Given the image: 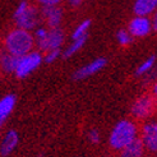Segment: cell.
<instances>
[{"mask_svg": "<svg viewBox=\"0 0 157 157\" xmlns=\"http://www.w3.org/2000/svg\"><path fill=\"white\" fill-rule=\"evenodd\" d=\"M86 41H87V36L81 37V38H77V40H73L72 45H69V48L64 51V58L73 56L75 52H78V51H79V50L83 48L84 44H86Z\"/></svg>", "mask_w": 157, "mask_h": 157, "instance_id": "2e32d148", "label": "cell"}, {"mask_svg": "<svg viewBox=\"0 0 157 157\" xmlns=\"http://www.w3.org/2000/svg\"><path fill=\"white\" fill-rule=\"evenodd\" d=\"M142 143L144 148L151 152H156L157 150V124L155 121L144 124L142 129Z\"/></svg>", "mask_w": 157, "mask_h": 157, "instance_id": "9c48e42d", "label": "cell"}, {"mask_svg": "<svg viewBox=\"0 0 157 157\" xmlns=\"http://www.w3.org/2000/svg\"><path fill=\"white\" fill-rule=\"evenodd\" d=\"M157 6V0H136L133 5V12L139 17H148Z\"/></svg>", "mask_w": 157, "mask_h": 157, "instance_id": "4fadbf2b", "label": "cell"}, {"mask_svg": "<svg viewBox=\"0 0 157 157\" xmlns=\"http://www.w3.org/2000/svg\"><path fill=\"white\" fill-rule=\"evenodd\" d=\"M41 14L50 28H59L63 19V10L59 6H42Z\"/></svg>", "mask_w": 157, "mask_h": 157, "instance_id": "30bf717a", "label": "cell"}, {"mask_svg": "<svg viewBox=\"0 0 157 157\" xmlns=\"http://www.w3.org/2000/svg\"><path fill=\"white\" fill-rule=\"evenodd\" d=\"M88 139L93 144H97L100 142V132L97 129H91L88 132Z\"/></svg>", "mask_w": 157, "mask_h": 157, "instance_id": "44dd1931", "label": "cell"}, {"mask_svg": "<svg viewBox=\"0 0 157 157\" xmlns=\"http://www.w3.org/2000/svg\"><path fill=\"white\" fill-rule=\"evenodd\" d=\"M35 45V38L29 33V31L15 28L10 31L5 37V49L14 56H22L32 50Z\"/></svg>", "mask_w": 157, "mask_h": 157, "instance_id": "6da1fadb", "label": "cell"}, {"mask_svg": "<svg viewBox=\"0 0 157 157\" xmlns=\"http://www.w3.org/2000/svg\"><path fill=\"white\" fill-rule=\"evenodd\" d=\"M48 31H49V29H46V28H44V27L37 28L36 32H35V37H33V38H36V41L42 40V38L46 36V33H48Z\"/></svg>", "mask_w": 157, "mask_h": 157, "instance_id": "603a6c76", "label": "cell"}, {"mask_svg": "<svg viewBox=\"0 0 157 157\" xmlns=\"http://www.w3.org/2000/svg\"><path fill=\"white\" fill-rule=\"evenodd\" d=\"M90 27H91V21L90 19L83 21L81 25H78V27L74 29V32L72 35V40H77V38H81V37L87 36V32H88Z\"/></svg>", "mask_w": 157, "mask_h": 157, "instance_id": "ac0fdd59", "label": "cell"}, {"mask_svg": "<svg viewBox=\"0 0 157 157\" xmlns=\"http://www.w3.org/2000/svg\"><path fill=\"white\" fill-rule=\"evenodd\" d=\"M106 64H107V60L105 58H97V59L92 60L91 63H88V64H86L82 68L78 69L73 74V78L75 81H81V79H84V78H88L93 74L98 73L101 69H104Z\"/></svg>", "mask_w": 157, "mask_h": 157, "instance_id": "ba28073f", "label": "cell"}, {"mask_svg": "<svg viewBox=\"0 0 157 157\" xmlns=\"http://www.w3.org/2000/svg\"><path fill=\"white\" fill-rule=\"evenodd\" d=\"M68 3H69L70 6L77 8V6H79V5L83 3V0H68Z\"/></svg>", "mask_w": 157, "mask_h": 157, "instance_id": "cb8c5ba5", "label": "cell"}, {"mask_svg": "<svg viewBox=\"0 0 157 157\" xmlns=\"http://www.w3.org/2000/svg\"><path fill=\"white\" fill-rule=\"evenodd\" d=\"M152 23L148 17H139L136 15L130 22L128 27V32L132 37H146L151 33Z\"/></svg>", "mask_w": 157, "mask_h": 157, "instance_id": "5b68a950", "label": "cell"}, {"mask_svg": "<svg viewBox=\"0 0 157 157\" xmlns=\"http://www.w3.org/2000/svg\"><path fill=\"white\" fill-rule=\"evenodd\" d=\"M15 102H17V98L14 95H6L3 98H0V128L4 125L8 116L14 110Z\"/></svg>", "mask_w": 157, "mask_h": 157, "instance_id": "7c38bea8", "label": "cell"}, {"mask_svg": "<svg viewBox=\"0 0 157 157\" xmlns=\"http://www.w3.org/2000/svg\"><path fill=\"white\" fill-rule=\"evenodd\" d=\"M42 63V55L38 51H29L26 55H22L17 60L14 73L18 78H26L32 72L41 65Z\"/></svg>", "mask_w": 157, "mask_h": 157, "instance_id": "3957f363", "label": "cell"}, {"mask_svg": "<svg viewBox=\"0 0 157 157\" xmlns=\"http://www.w3.org/2000/svg\"><path fill=\"white\" fill-rule=\"evenodd\" d=\"M151 23H152V31L153 29L156 31V28H157V18H156V15H155V19L151 21Z\"/></svg>", "mask_w": 157, "mask_h": 157, "instance_id": "d4e9b609", "label": "cell"}, {"mask_svg": "<svg viewBox=\"0 0 157 157\" xmlns=\"http://www.w3.org/2000/svg\"><path fill=\"white\" fill-rule=\"evenodd\" d=\"M42 6H58L63 0H37Z\"/></svg>", "mask_w": 157, "mask_h": 157, "instance_id": "7402d4cb", "label": "cell"}, {"mask_svg": "<svg viewBox=\"0 0 157 157\" xmlns=\"http://www.w3.org/2000/svg\"><path fill=\"white\" fill-rule=\"evenodd\" d=\"M155 64H156V55H151L148 59H146L142 64H140L138 68H137V70H136V74L137 75H144L146 73H148L150 70L155 67Z\"/></svg>", "mask_w": 157, "mask_h": 157, "instance_id": "e0dca14e", "label": "cell"}, {"mask_svg": "<svg viewBox=\"0 0 157 157\" xmlns=\"http://www.w3.org/2000/svg\"><path fill=\"white\" fill-rule=\"evenodd\" d=\"M116 40L121 46H128L133 41V37L130 36V33L127 29H120V31H117V33H116Z\"/></svg>", "mask_w": 157, "mask_h": 157, "instance_id": "d6986e66", "label": "cell"}, {"mask_svg": "<svg viewBox=\"0 0 157 157\" xmlns=\"http://www.w3.org/2000/svg\"><path fill=\"white\" fill-rule=\"evenodd\" d=\"M63 41H64V33H63V31L60 28H50L42 40L37 41V46L42 51L56 50V49H60V46L63 45Z\"/></svg>", "mask_w": 157, "mask_h": 157, "instance_id": "277c9868", "label": "cell"}, {"mask_svg": "<svg viewBox=\"0 0 157 157\" xmlns=\"http://www.w3.org/2000/svg\"><path fill=\"white\" fill-rule=\"evenodd\" d=\"M18 58L9 52H2L0 54V67L5 73H14L15 65H17Z\"/></svg>", "mask_w": 157, "mask_h": 157, "instance_id": "9a60e30c", "label": "cell"}, {"mask_svg": "<svg viewBox=\"0 0 157 157\" xmlns=\"http://www.w3.org/2000/svg\"><path fill=\"white\" fill-rule=\"evenodd\" d=\"M137 136H138V129L134 123L128 119L120 120L119 123L115 124V127L110 133V138H109L110 147L116 151H120L125 146H128L133 140H136Z\"/></svg>", "mask_w": 157, "mask_h": 157, "instance_id": "7a4b0ae2", "label": "cell"}, {"mask_svg": "<svg viewBox=\"0 0 157 157\" xmlns=\"http://www.w3.org/2000/svg\"><path fill=\"white\" fill-rule=\"evenodd\" d=\"M61 55L60 52V49H56V50H50L48 51V54L45 55V61L49 63V64H51V63H54L55 60H56L59 56Z\"/></svg>", "mask_w": 157, "mask_h": 157, "instance_id": "ffe728a7", "label": "cell"}, {"mask_svg": "<svg viewBox=\"0 0 157 157\" xmlns=\"http://www.w3.org/2000/svg\"><path fill=\"white\" fill-rule=\"evenodd\" d=\"M153 111V97L150 95H143L136 100L132 106V114L137 119H146Z\"/></svg>", "mask_w": 157, "mask_h": 157, "instance_id": "52a82bcc", "label": "cell"}, {"mask_svg": "<svg viewBox=\"0 0 157 157\" xmlns=\"http://www.w3.org/2000/svg\"><path fill=\"white\" fill-rule=\"evenodd\" d=\"M18 142H19L18 133L15 130H9L5 134L4 139L2 140V144H0V155L4 157L9 156L15 150V147L18 146Z\"/></svg>", "mask_w": 157, "mask_h": 157, "instance_id": "8fae6325", "label": "cell"}, {"mask_svg": "<svg viewBox=\"0 0 157 157\" xmlns=\"http://www.w3.org/2000/svg\"><path fill=\"white\" fill-rule=\"evenodd\" d=\"M144 155V146L140 139L133 140L132 143L125 146L120 150V157H143Z\"/></svg>", "mask_w": 157, "mask_h": 157, "instance_id": "5bb4252c", "label": "cell"}, {"mask_svg": "<svg viewBox=\"0 0 157 157\" xmlns=\"http://www.w3.org/2000/svg\"><path fill=\"white\" fill-rule=\"evenodd\" d=\"M15 23H17L18 28L21 29H33L37 23H38V12L35 6H27L25 10H23L21 14H18L17 17H14Z\"/></svg>", "mask_w": 157, "mask_h": 157, "instance_id": "8992f818", "label": "cell"}]
</instances>
